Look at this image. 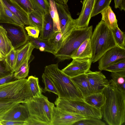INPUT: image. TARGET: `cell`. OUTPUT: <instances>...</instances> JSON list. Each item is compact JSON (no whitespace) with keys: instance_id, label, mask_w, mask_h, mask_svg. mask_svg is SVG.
<instances>
[{"instance_id":"6da1fadb","label":"cell","mask_w":125,"mask_h":125,"mask_svg":"<svg viewBox=\"0 0 125 125\" xmlns=\"http://www.w3.org/2000/svg\"><path fill=\"white\" fill-rule=\"evenodd\" d=\"M104 104L100 109L104 120L109 125H122L125 122V93L110 83L102 91Z\"/></svg>"},{"instance_id":"7a4b0ae2","label":"cell","mask_w":125,"mask_h":125,"mask_svg":"<svg viewBox=\"0 0 125 125\" xmlns=\"http://www.w3.org/2000/svg\"><path fill=\"white\" fill-rule=\"evenodd\" d=\"M44 73L52 80L59 94L58 97L83 100V97L71 78L58 68V63L46 66Z\"/></svg>"},{"instance_id":"3957f363","label":"cell","mask_w":125,"mask_h":125,"mask_svg":"<svg viewBox=\"0 0 125 125\" xmlns=\"http://www.w3.org/2000/svg\"><path fill=\"white\" fill-rule=\"evenodd\" d=\"M23 104L30 115L27 125H51L55 106L47 97L42 94Z\"/></svg>"},{"instance_id":"277c9868","label":"cell","mask_w":125,"mask_h":125,"mask_svg":"<svg viewBox=\"0 0 125 125\" xmlns=\"http://www.w3.org/2000/svg\"><path fill=\"white\" fill-rule=\"evenodd\" d=\"M90 39L93 63L98 61L109 50L118 47L114 39L112 30L102 20L96 25Z\"/></svg>"},{"instance_id":"5b68a950","label":"cell","mask_w":125,"mask_h":125,"mask_svg":"<svg viewBox=\"0 0 125 125\" xmlns=\"http://www.w3.org/2000/svg\"><path fill=\"white\" fill-rule=\"evenodd\" d=\"M33 97L27 79H16L0 85V101L24 103Z\"/></svg>"},{"instance_id":"8992f818","label":"cell","mask_w":125,"mask_h":125,"mask_svg":"<svg viewBox=\"0 0 125 125\" xmlns=\"http://www.w3.org/2000/svg\"><path fill=\"white\" fill-rule=\"evenodd\" d=\"M92 26L78 29L75 28L63 41L54 55L60 61L71 58V56L82 43L90 38L92 33Z\"/></svg>"},{"instance_id":"52a82bcc","label":"cell","mask_w":125,"mask_h":125,"mask_svg":"<svg viewBox=\"0 0 125 125\" xmlns=\"http://www.w3.org/2000/svg\"><path fill=\"white\" fill-rule=\"evenodd\" d=\"M59 110L79 115L88 118L101 119L102 116L100 109L92 106L83 100L57 98L54 102Z\"/></svg>"},{"instance_id":"ba28073f","label":"cell","mask_w":125,"mask_h":125,"mask_svg":"<svg viewBox=\"0 0 125 125\" xmlns=\"http://www.w3.org/2000/svg\"><path fill=\"white\" fill-rule=\"evenodd\" d=\"M3 23L1 25L6 30L8 37L14 49L23 45L28 42L29 36L26 32L24 26Z\"/></svg>"},{"instance_id":"9c48e42d","label":"cell","mask_w":125,"mask_h":125,"mask_svg":"<svg viewBox=\"0 0 125 125\" xmlns=\"http://www.w3.org/2000/svg\"><path fill=\"white\" fill-rule=\"evenodd\" d=\"M56 3L59 17L61 31L62 35V43L75 28V25L74 19L72 17L67 4L56 2Z\"/></svg>"},{"instance_id":"30bf717a","label":"cell","mask_w":125,"mask_h":125,"mask_svg":"<svg viewBox=\"0 0 125 125\" xmlns=\"http://www.w3.org/2000/svg\"><path fill=\"white\" fill-rule=\"evenodd\" d=\"M92 59H73L72 62L61 70L71 78L86 73L91 67Z\"/></svg>"},{"instance_id":"8fae6325","label":"cell","mask_w":125,"mask_h":125,"mask_svg":"<svg viewBox=\"0 0 125 125\" xmlns=\"http://www.w3.org/2000/svg\"><path fill=\"white\" fill-rule=\"evenodd\" d=\"M88 118L60 110L54 106L51 125H72L77 121Z\"/></svg>"},{"instance_id":"7c38bea8","label":"cell","mask_w":125,"mask_h":125,"mask_svg":"<svg viewBox=\"0 0 125 125\" xmlns=\"http://www.w3.org/2000/svg\"><path fill=\"white\" fill-rule=\"evenodd\" d=\"M125 58V50L118 47L112 48L106 51L98 61V68L100 71L104 69L116 61Z\"/></svg>"},{"instance_id":"4fadbf2b","label":"cell","mask_w":125,"mask_h":125,"mask_svg":"<svg viewBox=\"0 0 125 125\" xmlns=\"http://www.w3.org/2000/svg\"><path fill=\"white\" fill-rule=\"evenodd\" d=\"M86 74L92 93L102 92L109 83L105 76L100 71L93 72L90 69Z\"/></svg>"},{"instance_id":"5bb4252c","label":"cell","mask_w":125,"mask_h":125,"mask_svg":"<svg viewBox=\"0 0 125 125\" xmlns=\"http://www.w3.org/2000/svg\"><path fill=\"white\" fill-rule=\"evenodd\" d=\"M95 0H84L80 15L77 19H74L75 27L83 28L88 26Z\"/></svg>"},{"instance_id":"9a60e30c","label":"cell","mask_w":125,"mask_h":125,"mask_svg":"<svg viewBox=\"0 0 125 125\" xmlns=\"http://www.w3.org/2000/svg\"><path fill=\"white\" fill-rule=\"evenodd\" d=\"M30 118L27 109L23 103H19L8 112L2 120L26 122Z\"/></svg>"},{"instance_id":"2e32d148","label":"cell","mask_w":125,"mask_h":125,"mask_svg":"<svg viewBox=\"0 0 125 125\" xmlns=\"http://www.w3.org/2000/svg\"><path fill=\"white\" fill-rule=\"evenodd\" d=\"M8 9L24 25H30L28 14L15 3L11 0H2Z\"/></svg>"},{"instance_id":"e0dca14e","label":"cell","mask_w":125,"mask_h":125,"mask_svg":"<svg viewBox=\"0 0 125 125\" xmlns=\"http://www.w3.org/2000/svg\"><path fill=\"white\" fill-rule=\"evenodd\" d=\"M34 48L31 43L28 41V42L21 48L16 49V59L14 72L28 58L30 57Z\"/></svg>"},{"instance_id":"ac0fdd59","label":"cell","mask_w":125,"mask_h":125,"mask_svg":"<svg viewBox=\"0 0 125 125\" xmlns=\"http://www.w3.org/2000/svg\"><path fill=\"white\" fill-rule=\"evenodd\" d=\"M92 51L90 38L85 40L73 53L71 58L92 59Z\"/></svg>"},{"instance_id":"d6986e66","label":"cell","mask_w":125,"mask_h":125,"mask_svg":"<svg viewBox=\"0 0 125 125\" xmlns=\"http://www.w3.org/2000/svg\"><path fill=\"white\" fill-rule=\"evenodd\" d=\"M83 97L92 93L86 73L71 78Z\"/></svg>"},{"instance_id":"ffe728a7","label":"cell","mask_w":125,"mask_h":125,"mask_svg":"<svg viewBox=\"0 0 125 125\" xmlns=\"http://www.w3.org/2000/svg\"><path fill=\"white\" fill-rule=\"evenodd\" d=\"M39 37L42 39L48 40L54 32L52 19L49 12L43 16L42 26Z\"/></svg>"},{"instance_id":"44dd1931","label":"cell","mask_w":125,"mask_h":125,"mask_svg":"<svg viewBox=\"0 0 125 125\" xmlns=\"http://www.w3.org/2000/svg\"><path fill=\"white\" fill-rule=\"evenodd\" d=\"M28 41L31 43L34 48L38 49L41 51L50 52L53 55L56 52L55 47L51 44L48 40L29 36Z\"/></svg>"},{"instance_id":"7402d4cb","label":"cell","mask_w":125,"mask_h":125,"mask_svg":"<svg viewBox=\"0 0 125 125\" xmlns=\"http://www.w3.org/2000/svg\"><path fill=\"white\" fill-rule=\"evenodd\" d=\"M13 48L6 30L0 25V52L5 56Z\"/></svg>"},{"instance_id":"603a6c76","label":"cell","mask_w":125,"mask_h":125,"mask_svg":"<svg viewBox=\"0 0 125 125\" xmlns=\"http://www.w3.org/2000/svg\"><path fill=\"white\" fill-rule=\"evenodd\" d=\"M109 83L125 93V71L111 72Z\"/></svg>"},{"instance_id":"cb8c5ba5","label":"cell","mask_w":125,"mask_h":125,"mask_svg":"<svg viewBox=\"0 0 125 125\" xmlns=\"http://www.w3.org/2000/svg\"><path fill=\"white\" fill-rule=\"evenodd\" d=\"M100 13L102 16V20L104 21L111 30L118 26L115 15L110 6L104 9Z\"/></svg>"},{"instance_id":"d4e9b609","label":"cell","mask_w":125,"mask_h":125,"mask_svg":"<svg viewBox=\"0 0 125 125\" xmlns=\"http://www.w3.org/2000/svg\"><path fill=\"white\" fill-rule=\"evenodd\" d=\"M83 100L89 104L100 109L104 104V97L102 92H96L84 97Z\"/></svg>"},{"instance_id":"484cf974","label":"cell","mask_w":125,"mask_h":125,"mask_svg":"<svg viewBox=\"0 0 125 125\" xmlns=\"http://www.w3.org/2000/svg\"><path fill=\"white\" fill-rule=\"evenodd\" d=\"M0 23H9L24 26L19 19L8 9L4 2L3 12L0 17Z\"/></svg>"},{"instance_id":"4316f807","label":"cell","mask_w":125,"mask_h":125,"mask_svg":"<svg viewBox=\"0 0 125 125\" xmlns=\"http://www.w3.org/2000/svg\"><path fill=\"white\" fill-rule=\"evenodd\" d=\"M50 4L49 13L52 19L54 32L61 31L59 15L54 0H48Z\"/></svg>"},{"instance_id":"83f0119b","label":"cell","mask_w":125,"mask_h":125,"mask_svg":"<svg viewBox=\"0 0 125 125\" xmlns=\"http://www.w3.org/2000/svg\"><path fill=\"white\" fill-rule=\"evenodd\" d=\"M33 10L43 16L49 12L50 4L47 0H30Z\"/></svg>"},{"instance_id":"f1b7e54d","label":"cell","mask_w":125,"mask_h":125,"mask_svg":"<svg viewBox=\"0 0 125 125\" xmlns=\"http://www.w3.org/2000/svg\"><path fill=\"white\" fill-rule=\"evenodd\" d=\"M28 82L29 87L33 97H39L42 94V88L39 85L37 77L31 76L28 77Z\"/></svg>"},{"instance_id":"f546056e","label":"cell","mask_w":125,"mask_h":125,"mask_svg":"<svg viewBox=\"0 0 125 125\" xmlns=\"http://www.w3.org/2000/svg\"><path fill=\"white\" fill-rule=\"evenodd\" d=\"M30 58H28L14 72V75L16 79H25L28 76L29 71L28 62Z\"/></svg>"},{"instance_id":"4dcf8cb0","label":"cell","mask_w":125,"mask_h":125,"mask_svg":"<svg viewBox=\"0 0 125 125\" xmlns=\"http://www.w3.org/2000/svg\"><path fill=\"white\" fill-rule=\"evenodd\" d=\"M28 16L29 26L37 27L40 31L42 26L43 16L34 10L28 14Z\"/></svg>"},{"instance_id":"1f68e13d","label":"cell","mask_w":125,"mask_h":125,"mask_svg":"<svg viewBox=\"0 0 125 125\" xmlns=\"http://www.w3.org/2000/svg\"><path fill=\"white\" fill-rule=\"evenodd\" d=\"M112 0H95L91 14V18L100 13L104 9L109 6Z\"/></svg>"},{"instance_id":"d6a6232c","label":"cell","mask_w":125,"mask_h":125,"mask_svg":"<svg viewBox=\"0 0 125 125\" xmlns=\"http://www.w3.org/2000/svg\"><path fill=\"white\" fill-rule=\"evenodd\" d=\"M16 59V49L13 48L6 56L5 60L7 69L10 73L14 72Z\"/></svg>"},{"instance_id":"836d02e7","label":"cell","mask_w":125,"mask_h":125,"mask_svg":"<svg viewBox=\"0 0 125 125\" xmlns=\"http://www.w3.org/2000/svg\"><path fill=\"white\" fill-rule=\"evenodd\" d=\"M114 39L118 46L125 50V35L118 26L112 30Z\"/></svg>"},{"instance_id":"e575fe53","label":"cell","mask_w":125,"mask_h":125,"mask_svg":"<svg viewBox=\"0 0 125 125\" xmlns=\"http://www.w3.org/2000/svg\"><path fill=\"white\" fill-rule=\"evenodd\" d=\"M19 103L7 101H0V121L4 115Z\"/></svg>"},{"instance_id":"d590c367","label":"cell","mask_w":125,"mask_h":125,"mask_svg":"<svg viewBox=\"0 0 125 125\" xmlns=\"http://www.w3.org/2000/svg\"><path fill=\"white\" fill-rule=\"evenodd\" d=\"M104 70L111 72L125 71V58L118 60L106 67Z\"/></svg>"},{"instance_id":"8d00e7d4","label":"cell","mask_w":125,"mask_h":125,"mask_svg":"<svg viewBox=\"0 0 125 125\" xmlns=\"http://www.w3.org/2000/svg\"><path fill=\"white\" fill-rule=\"evenodd\" d=\"M42 81L45 85L44 90L45 91L53 93L57 95L59 94L58 91L51 79L44 73L42 75Z\"/></svg>"},{"instance_id":"74e56055","label":"cell","mask_w":125,"mask_h":125,"mask_svg":"<svg viewBox=\"0 0 125 125\" xmlns=\"http://www.w3.org/2000/svg\"><path fill=\"white\" fill-rule=\"evenodd\" d=\"M48 40L51 44L55 47L56 51L60 47L62 43V34L61 31L54 32Z\"/></svg>"},{"instance_id":"f35d334b","label":"cell","mask_w":125,"mask_h":125,"mask_svg":"<svg viewBox=\"0 0 125 125\" xmlns=\"http://www.w3.org/2000/svg\"><path fill=\"white\" fill-rule=\"evenodd\" d=\"M105 124L101 119L96 118H88L79 121L73 125H105Z\"/></svg>"},{"instance_id":"ab89813d","label":"cell","mask_w":125,"mask_h":125,"mask_svg":"<svg viewBox=\"0 0 125 125\" xmlns=\"http://www.w3.org/2000/svg\"><path fill=\"white\" fill-rule=\"evenodd\" d=\"M16 3L28 14L34 11L30 0H11Z\"/></svg>"},{"instance_id":"60d3db41","label":"cell","mask_w":125,"mask_h":125,"mask_svg":"<svg viewBox=\"0 0 125 125\" xmlns=\"http://www.w3.org/2000/svg\"><path fill=\"white\" fill-rule=\"evenodd\" d=\"M25 29L27 32L28 36L35 38L38 37L40 31L37 27L29 26L25 27Z\"/></svg>"},{"instance_id":"b9f144b4","label":"cell","mask_w":125,"mask_h":125,"mask_svg":"<svg viewBox=\"0 0 125 125\" xmlns=\"http://www.w3.org/2000/svg\"><path fill=\"white\" fill-rule=\"evenodd\" d=\"M12 73L8 71L7 69L5 60L0 61V78H1Z\"/></svg>"},{"instance_id":"7bdbcfd3","label":"cell","mask_w":125,"mask_h":125,"mask_svg":"<svg viewBox=\"0 0 125 125\" xmlns=\"http://www.w3.org/2000/svg\"><path fill=\"white\" fill-rule=\"evenodd\" d=\"M16 80L14 73H12L5 77L0 78V85L6 83Z\"/></svg>"},{"instance_id":"ee69618b","label":"cell","mask_w":125,"mask_h":125,"mask_svg":"<svg viewBox=\"0 0 125 125\" xmlns=\"http://www.w3.org/2000/svg\"><path fill=\"white\" fill-rule=\"evenodd\" d=\"M2 125H27L26 122L15 121H0Z\"/></svg>"},{"instance_id":"f6af8a7d","label":"cell","mask_w":125,"mask_h":125,"mask_svg":"<svg viewBox=\"0 0 125 125\" xmlns=\"http://www.w3.org/2000/svg\"><path fill=\"white\" fill-rule=\"evenodd\" d=\"M115 8L120 10L125 11V0H114Z\"/></svg>"},{"instance_id":"bcb514c9","label":"cell","mask_w":125,"mask_h":125,"mask_svg":"<svg viewBox=\"0 0 125 125\" xmlns=\"http://www.w3.org/2000/svg\"><path fill=\"white\" fill-rule=\"evenodd\" d=\"M3 11V2L2 0H0V17Z\"/></svg>"},{"instance_id":"7dc6e473","label":"cell","mask_w":125,"mask_h":125,"mask_svg":"<svg viewBox=\"0 0 125 125\" xmlns=\"http://www.w3.org/2000/svg\"><path fill=\"white\" fill-rule=\"evenodd\" d=\"M5 56L3 55L0 52V61L4 60Z\"/></svg>"},{"instance_id":"c3c4849f","label":"cell","mask_w":125,"mask_h":125,"mask_svg":"<svg viewBox=\"0 0 125 125\" xmlns=\"http://www.w3.org/2000/svg\"><path fill=\"white\" fill-rule=\"evenodd\" d=\"M55 1H56V2L58 3L61 4H63L64 3L63 1V0H54Z\"/></svg>"},{"instance_id":"681fc988","label":"cell","mask_w":125,"mask_h":125,"mask_svg":"<svg viewBox=\"0 0 125 125\" xmlns=\"http://www.w3.org/2000/svg\"><path fill=\"white\" fill-rule=\"evenodd\" d=\"M64 4H66L68 0H63Z\"/></svg>"},{"instance_id":"f907efd6","label":"cell","mask_w":125,"mask_h":125,"mask_svg":"<svg viewBox=\"0 0 125 125\" xmlns=\"http://www.w3.org/2000/svg\"><path fill=\"white\" fill-rule=\"evenodd\" d=\"M0 125H2L1 124L0 122Z\"/></svg>"}]
</instances>
